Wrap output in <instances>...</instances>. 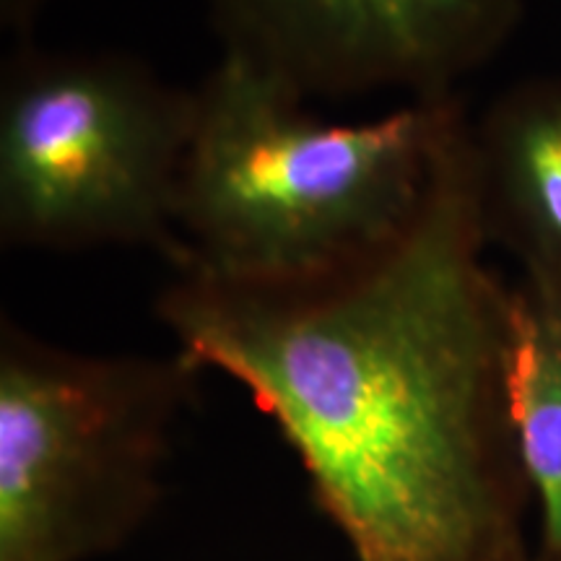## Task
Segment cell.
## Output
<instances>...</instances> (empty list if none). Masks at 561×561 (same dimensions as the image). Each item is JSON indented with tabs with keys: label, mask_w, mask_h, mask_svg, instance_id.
Returning <instances> with one entry per match:
<instances>
[{
	"label": "cell",
	"mask_w": 561,
	"mask_h": 561,
	"mask_svg": "<svg viewBox=\"0 0 561 561\" xmlns=\"http://www.w3.org/2000/svg\"><path fill=\"white\" fill-rule=\"evenodd\" d=\"M458 104L401 234L331 276L174 268L157 314L250 392L356 561H528L530 494L504 396L510 289L486 263Z\"/></svg>",
	"instance_id": "cell-1"
},
{
	"label": "cell",
	"mask_w": 561,
	"mask_h": 561,
	"mask_svg": "<svg viewBox=\"0 0 561 561\" xmlns=\"http://www.w3.org/2000/svg\"><path fill=\"white\" fill-rule=\"evenodd\" d=\"M458 94L325 123L244 60L221 55L193 89L174 268L234 284L331 276L419 214Z\"/></svg>",
	"instance_id": "cell-2"
},
{
	"label": "cell",
	"mask_w": 561,
	"mask_h": 561,
	"mask_svg": "<svg viewBox=\"0 0 561 561\" xmlns=\"http://www.w3.org/2000/svg\"><path fill=\"white\" fill-rule=\"evenodd\" d=\"M201 367L96 356L0 320V561H89L157 510Z\"/></svg>",
	"instance_id": "cell-3"
},
{
	"label": "cell",
	"mask_w": 561,
	"mask_h": 561,
	"mask_svg": "<svg viewBox=\"0 0 561 561\" xmlns=\"http://www.w3.org/2000/svg\"><path fill=\"white\" fill-rule=\"evenodd\" d=\"M193 89L130 53L19 39L0 70V244L174 261Z\"/></svg>",
	"instance_id": "cell-4"
},
{
	"label": "cell",
	"mask_w": 561,
	"mask_h": 561,
	"mask_svg": "<svg viewBox=\"0 0 561 561\" xmlns=\"http://www.w3.org/2000/svg\"><path fill=\"white\" fill-rule=\"evenodd\" d=\"M525 0H208L221 55L301 100L458 94L517 32Z\"/></svg>",
	"instance_id": "cell-5"
},
{
	"label": "cell",
	"mask_w": 561,
	"mask_h": 561,
	"mask_svg": "<svg viewBox=\"0 0 561 561\" xmlns=\"http://www.w3.org/2000/svg\"><path fill=\"white\" fill-rule=\"evenodd\" d=\"M483 231L520 278L561 286V76L510 87L471 121Z\"/></svg>",
	"instance_id": "cell-6"
},
{
	"label": "cell",
	"mask_w": 561,
	"mask_h": 561,
	"mask_svg": "<svg viewBox=\"0 0 561 561\" xmlns=\"http://www.w3.org/2000/svg\"><path fill=\"white\" fill-rule=\"evenodd\" d=\"M504 396L538 520L533 551L561 559V286L520 278L510 289Z\"/></svg>",
	"instance_id": "cell-7"
},
{
	"label": "cell",
	"mask_w": 561,
	"mask_h": 561,
	"mask_svg": "<svg viewBox=\"0 0 561 561\" xmlns=\"http://www.w3.org/2000/svg\"><path fill=\"white\" fill-rule=\"evenodd\" d=\"M45 5L47 0H0V24L19 39H26Z\"/></svg>",
	"instance_id": "cell-8"
},
{
	"label": "cell",
	"mask_w": 561,
	"mask_h": 561,
	"mask_svg": "<svg viewBox=\"0 0 561 561\" xmlns=\"http://www.w3.org/2000/svg\"><path fill=\"white\" fill-rule=\"evenodd\" d=\"M528 561H561V559H553V557H543V553H536L533 551L530 553V559Z\"/></svg>",
	"instance_id": "cell-9"
}]
</instances>
